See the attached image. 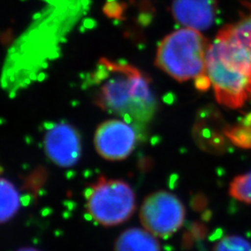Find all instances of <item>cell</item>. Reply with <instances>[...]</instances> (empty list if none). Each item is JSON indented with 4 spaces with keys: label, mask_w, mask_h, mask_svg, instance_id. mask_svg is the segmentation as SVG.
I'll return each mask as SVG.
<instances>
[{
    "label": "cell",
    "mask_w": 251,
    "mask_h": 251,
    "mask_svg": "<svg viewBox=\"0 0 251 251\" xmlns=\"http://www.w3.org/2000/svg\"><path fill=\"white\" fill-rule=\"evenodd\" d=\"M98 107L120 117L136 128L145 126L156 112L149 77L132 64L102 58L91 75Z\"/></svg>",
    "instance_id": "obj_1"
},
{
    "label": "cell",
    "mask_w": 251,
    "mask_h": 251,
    "mask_svg": "<svg viewBox=\"0 0 251 251\" xmlns=\"http://www.w3.org/2000/svg\"><path fill=\"white\" fill-rule=\"evenodd\" d=\"M210 45L200 31L182 27L162 39L155 65L175 80L197 81L207 75L206 58Z\"/></svg>",
    "instance_id": "obj_2"
},
{
    "label": "cell",
    "mask_w": 251,
    "mask_h": 251,
    "mask_svg": "<svg viewBox=\"0 0 251 251\" xmlns=\"http://www.w3.org/2000/svg\"><path fill=\"white\" fill-rule=\"evenodd\" d=\"M87 210L99 225L115 226L128 220L136 206L131 187L121 179L100 177L86 193Z\"/></svg>",
    "instance_id": "obj_3"
},
{
    "label": "cell",
    "mask_w": 251,
    "mask_h": 251,
    "mask_svg": "<svg viewBox=\"0 0 251 251\" xmlns=\"http://www.w3.org/2000/svg\"><path fill=\"white\" fill-rule=\"evenodd\" d=\"M206 74L220 104L238 109L251 102V75L225 61L212 44L207 52Z\"/></svg>",
    "instance_id": "obj_4"
},
{
    "label": "cell",
    "mask_w": 251,
    "mask_h": 251,
    "mask_svg": "<svg viewBox=\"0 0 251 251\" xmlns=\"http://www.w3.org/2000/svg\"><path fill=\"white\" fill-rule=\"evenodd\" d=\"M185 208L173 194L158 191L145 198L140 211V220L148 232L159 238H168L182 226Z\"/></svg>",
    "instance_id": "obj_5"
},
{
    "label": "cell",
    "mask_w": 251,
    "mask_h": 251,
    "mask_svg": "<svg viewBox=\"0 0 251 251\" xmlns=\"http://www.w3.org/2000/svg\"><path fill=\"white\" fill-rule=\"evenodd\" d=\"M212 44L228 63L251 75V10L224 27Z\"/></svg>",
    "instance_id": "obj_6"
},
{
    "label": "cell",
    "mask_w": 251,
    "mask_h": 251,
    "mask_svg": "<svg viewBox=\"0 0 251 251\" xmlns=\"http://www.w3.org/2000/svg\"><path fill=\"white\" fill-rule=\"evenodd\" d=\"M136 142V127L119 118L104 121L94 135L96 151L110 161H120L128 157L134 150Z\"/></svg>",
    "instance_id": "obj_7"
},
{
    "label": "cell",
    "mask_w": 251,
    "mask_h": 251,
    "mask_svg": "<svg viewBox=\"0 0 251 251\" xmlns=\"http://www.w3.org/2000/svg\"><path fill=\"white\" fill-rule=\"evenodd\" d=\"M44 148L47 156L55 165L70 168L80 158V135L69 124H55L46 132Z\"/></svg>",
    "instance_id": "obj_8"
},
{
    "label": "cell",
    "mask_w": 251,
    "mask_h": 251,
    "mask_svg": "<svg viewBox=\"0 0 251 251\" xmlns=\"http://www.w3.org/2000/svg\"><path fill=\"white\" fill-rule=\"evenodd\" d=\"M218 11V0H173L171 12L183 27L204 31L212 26Z\"/></svg>",
    "instance_id": "obj_9"
},
{
    "label": "cell",
    "mask_w": 251,
    "mask_h": 251,
    "mask_svg": "<svg viewBox=\"0 0 251 251\" xmlns=\"http://www.w3.org/2000/svg\"><path fill=\"white\" fill-rule=\"evenodd\" d=\"M115 251H160L156 236L146 229L131 228L117 238Z\"/></svg>",
    "instance_id": "obj_10"
},
{
    "label": "cell",
    "mask_w": 251,
    "mask_h": 251,
    "mask_svg": "<svg viewBox=\"0 0 251 251\" xmlns=\"http://www.w3.org/2000/svg\"><path fill=\"white\" fill-rule=\"evenodd\" d=\"M1 223L9 221L16 214L20 206V197L14 185L8 179H1Z\"/></svg>",
    "instance_id": "obj_11"
},
{
    "label": "cell",
    "mask_w": 251,
    "mask_h": 251,
    "mask_svg": "<svg viewBox=\"0 0 251 251\" xmlns=\"http://www.w3.org/2000/svg\"><path fill=\"white\" fill-rule=\"evenodd\" d=\"M232 198L243 203H251V171L235 177L230 185Z\"/></svg>",
    "instance_id": "obj_12"
},
{
    "label": "cell",
    "mask_w": 251,
    "mask_h": 251,
    "mask_svg": "<svg viewBox=\"0 0 251 251\" xmlns=\"http://www.w3.org/2000/svg\"><path fill=\"white\" fill-rule=\"evenodd\" d=\"M225 133L231 144L243 149H251V126L244 124L226 126Z\"/></svg>",
    "instance_id": "obj_13"
},
{
    "label": "cell",
    "mask_w": 251,
    "mask_h": 251,
    "mask_svg": "<svg viewBox=\"0 0 251 251\" xmlns=\"http://www.w3.org/2000/svg\"><path fill=\"white\" fill-rule=\"evenodd\" d=\"M213 251H251V244L241 236L231 235L217 243Z\"/></svg>",
    "instance_id": "obj_14"
},
{
    "label": "cell",
    "mask_w": 251,
    "mask_h": 251,
    "mask_svg": "<svg viewBox=\"0 0 251 251\" xmlns=\"http://www.w3.org/2000/svg\"><path fill=\"white\" fill-rule=\"evenodd\" d=\"M242 124L246 126H251V113L248 114L246 117H244L243 119Z\"/></svg>",
    "instance_id": "obj_15"
},
{
    "label": "cell",
    "mask_w": 251,
    "mask_h": 251,
    "mask_svg": "<svg viewBox=\"0 0 251 251\" xmlns=\"http://www.w3.org/2000/svg\"><path fill=\"white\" fill-rule=\"evenodd\" d=\"M18 251H38L35 250V249H32V248H26V249H22Z\"/></svg>",
    "instance_id": "obj_16"
}]
</instances>
